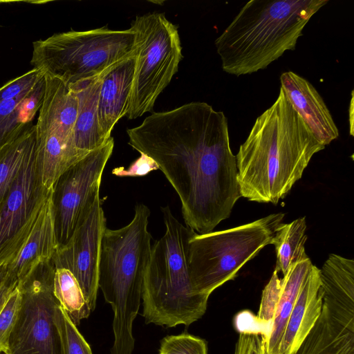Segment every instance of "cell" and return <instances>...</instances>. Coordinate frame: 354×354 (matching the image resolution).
Segmentation results:
<instances>
[{
  "instance_id": "6da1fadb",
  "label": "cell",
  "mask_w": 354,
  "mask_h": 354,
  "mask_svg": "<svg viewBox=\"0 0 354 354\" xmlns=\"http://www.w3.org/2000/svg\"><path fill=\"white\" fill-rule=\"evenodd\" d=\"M127 133L129 145L152 158L176 192L187 227L208 233L230 217L241 196L223 111L192 102L153 113Z\"/></svg>"
},
{
  "instance_id": "7a4b0ae2",
  "label": "cell",
  "mask_w": 354,
  "mask_h": 354,
  "mask_svg": "<svg viewBox=\"0 0 354 354\" xmlns=\"http://www.w3.org/2000/svg\"><path fill=\"white\" fill-rule=\"evenodd\" d=\"M324 148L280 88L276 100L256 119L236 156L241 196L277 204L301 178L312 157Z\"/></svg>"
},
{
  "instance_id": "3957f363",
  "label": "cell",
  "mask_w": 354,
  "mask_h": 354,
  "mask_svg": "<svg viewBox=\"0 0 354 354\" xmlns=\"http://www.w3.org/2000/svg\"><path fill=\"white\" fill-rule=\"evenodd\" d=\"M328 0H251L216 39L225 73L235 76L266 68L294 50L310 18Z\"/></svg>"
},
{
  "instance_id": "277c9868",
  "label": "cell",
  "mask_w": 354,
  "mask_h": 354,
  "mask_svg": "<svg viewBox=\"0 0 354 354\" xmlns=\"http://www.w3.org/2000/svg\"><path fill=\"white\" fill-rule=\"evenodd\" d=\"M149 216V209L138 204L128 225L117 230L106 227L102 234L98 288L114 313L111 354H131L134 348L133 322L140 306L143 277L151 250Z\"/></svg>"
},
{
  "instance_id": "5b68a950",
  "label": "cell",
  "mask_w": 354,
  "mask_h": 354,
  "mask_svg": "<svg viewBox=\"0 0 354 354\" xmlns=\"http://www.w3.org/2000/svg\"><path fill=\"white\" fill-rule=\"evenodd\" d=\"M164 235L151 246L142 289L146 324L187 326L205 314L209 296L193 290L189 265V241L195 232L183 225L169 206L162 207Z\"/></svg>"
},
{
  "instance_id": "8992f818",
  "label": "cell",
  "mask_w": 354,
  "mask_h": 354,
  "mask_svg": "<svg viewBox=\"0 0 354 354\" xmlns=\"http://www.w3.org/2000/svg\"><path fill=\"white\" fill-rule=\"evenodd\" d=\"M30 64L68 86L95 79L136 53V35L129 28L106 27L56 33L33 42Z\"/></svg>"
},
{
  "instance_id": "52a82bcc",
  "label": "cell",
  "mask_w": 354,
  "mask_h": 354,
  "mask_svg": "<svg viewBox=\"0 0 354 354\" xmlns=\"http://www.w3.org/2000/svg\"><path fill=\"white\" fill-rule=\"evenodd\" d=\"M284 218L269 214L233 228L193 234L188 245V265L193 290L209 296L233 280L240 269L271 240Z\"/></svg>"
},
{
  "instance_id": "ba28073f",
  "label": "cell",
  "mask_w": 354,
  "mask_h": 354,
  "mask_svg": "<svg viewBox=\"0 0 354 354\" xmlns=\"http://www.w3.org/2000/svg\"><path fill=\"white\" fill-rule=\"evenodd\" d=\"M130 28L136 35L135 69L127 117L136 119L153 111L183 58L178 28L165 13L137 16Z\"/></svg>"
},
{
  "instance_id": "9c48e42d",
  "label": "cell",
  "mask_w": 354,
  "mask_h": 354,
  "mask_svg": "<svg viewBox=\"0 0 354 354\" xmlns=\"http://www.w3.org/2000/svg\"><path fill=\"white\" fill-rule=\"evenodd\" d=\"M53 259L37 265L18 282L21 305L3 354H64L56 322Z\"/></svg>"
},
{
  "instance_id": "30bf717a",
  "label": "cell",
  "mask_w": 354,
  "mask_h": 354,
  "mask_svg": "<svg viewBox=\"0 0 354 354\" xmlns=\"http://www.w3.org/2000/svg\"><path fill=\"white\" fill-rule=\"evenodd\" d=\"M113 147L111 136L67 169L54 184L51 203L57 249L70 241L100 197L102 173Z\"/></svg>"
},
{
  "instance_id": "8fae6325",
  "label": "cell",
  "mask_w": 354,
  "mask_h": 354,
  "mask_svg": "<svg viewBox=\"0 0 354 354\" xmlns=\"http://www.w3.org/2000/svg\"><path fill=\"white\" fill-rule=\"evenodd\" d=\"M35 152L36 149L0 207V266L18 254L51 194L52 189L46 188L39 178Z\"/></svg>"
},
{
  "instance_id": "7c38bea8",
  "label": "cell",
  "mask_w": 354,
  "mask_h": 354,
  "mask_svg": "<svg viewBox=\"0 0 354 354\" xmlns=\"http://www.w3.org/2000/svg\"><path fill=\"white\" fill-rule=\"evenodd\" d=\"M105 228V217L98 197L70 241L58 248L52 258L55 268L67 269L75 277L91 311L96 306L100 245Z\"/></svg>"
},
{
  "instance_id": "4fadbf2b",
  "label": "cell",
  "mask_w": 354,
  "mask_h": 354,
  "mask_svg": "<svg viewBox=\"0 0 354 354\" xmlns=\"http://www.w3.org/2000/svg\"><path fill=\"white\" fill-rule=\"evenodd\" d=\"M36 128L37 169L43 185L52 189L60 176L86 155L77 149L74 129L67 124L39 115Z\"/></svg>"
},
{
  "instance_id": "5bb4252c",
  "label": "cell",
  "mask_w": 354,
  "mask_h": 354,
  "mask_svg": "<svg viewBox=\"0 0 354 354\" xmlns=\"http://www.w3.org/2000/svg\"><path fill=\"white\" fill-rule=\"evenodd\" d=\"M294 354H354V306L323 296L319 317Z\"/></svg>"
},
{
  "instance_id": "9a60e30c",
  "label": "cell",
  "mask_w": 354,
  "mask_h": 354,
  "mask_svg": "<svg viewBox=\"0 0 354 354\" xmlns=\"http://www.w3.org/2000/svg\"><path fill=\"white\" fill-rule=\"evenodd\" d=\"M280 82L291 105L321 145L326 147L339 137L328 106L310 82L289 71L281 73Z\"/></svg>"
},
{
  "instance_id": "2e32d148",
  "label": "cell",
  "mask_w": 354,
  "mask_h": 354,
  "mask_svg": "<svg viewBox=\"0 0 354 354\" xmlns=\"http://www.w3.org/2000/svg\"><path fill=\"white\" fill-rule=\"evenodd\" d=\"M135 69V55L115 64L102 75L98 98L99 131L106 141L118 120L128 112Z\"/></svg>"
},
{
  "instance_id": "e0dca14e",
  "label": "cell",
  "mask_w": 354,
  "mask_h": 354,
  "mask_svg": "<svg viewBox=\"0 0 354 354\" xmlns=\"http://www.w3.org/2000/svg\"><path fill=\"white\" fill-rule=\"evenodd\" d=\"M323 289L319 269L313 265L305 278L288 318L280 354H294L322 312Z\"/></svg>"
},
{
  "instance_id": "ac0fdd59",
  "label": "cell",
  "mask_w": 354,
  "mask_h": 354,
  "mask_svg": "<svg viewBox=\"0 0 354 354\" xmlns=\"http://www.w3.org/2000/svg\"><path fill=\"white\" fill-rule=\"evenodd\" d=\"M57 248L50 194L27 240L15 257L6 265L7 274L19 282L40 263L50 260Z\"/></svg>"
},
{
  "instance_id": "d6986e66",
  "label": "cell",
  "mask_w": 354,
  "mask_h": 354,
  "mask_svg": "<svg viewBox=\"0 0 354 354\" xmlns=\"http://www.w3.org/2000/svg\"><path fill=\"white\" fill-rule=\"evenodd\" d=\"M312 263L309 257L292 265L288 272L276 277V301L270 335L265 342L267 354H280L286 326L302 283Z\"/></svg>"
},
{
  "instance_id": "ffe728a7",
  "label": "cell",
  "mask_w": 354,
  "mask_h": 354,
  "mask_svg": "<svg viewBox=\"0 0 354 354\" xmlns=\"http://www.w3.org/2000/svg\"><path fill=\"white\" fill-rule=\"evenodd\" d=\"M102 75L95 79L70 86L78 98V111L74 127L77 149L86 155L104 145L97 120L98 98Z\"/></svg>"
},
{
  "instance_id": "44dd1931",
  "label": "cell",
  "mask_w": 354,
  "mask_h": 354,
  "mask_svg": "<svg viewBox=\"0 0 354 354\" xmlns=\"http://www.w3.org/2000/svg\"><path fill=\"white\" fill-rule=\"evenodd\" d=\"M45 91L44 76L31 89L0 103V147L10 142L32 124Z\"/></svg>"
},
{
  "instance_id": "7402d4cb",
  "label": "cell",
  "mask_w": 354,
  "mask_h": 354,
  "mask_svg": "<svg viewBox=\"0 0 354 354\" xmlns=\"http://www.w3.org/2000/svg\"><path fill=\"white\" fill-rule=\"evenodd\" d=\"M36 124L0 147V207L31 153L36 149Z\"/></svg>"
},
{
  "instance_id": "603a6c76",
  "label": "cell",
  "mask_w": 354,
  "mask_h": 354,
  "mask_svg": "<svg viewBox=\"0 0 354 354\" xmlns=\"http://www.w3.org/2000/svg\"><path fill=\"white\" fill-rule=\"evenodd\" d=\"M306 230L305 217L278 227L271 240L277 257L274 271L284 276L292 265L308 257L305 251Z\"/></svg>"
},
{
  "instance_id": "cb8c5ba5",
  "label": "cell",
  "mask_w": 354,
  "mask_h": 354,
  "mask_svg": "<svg viewBox=\"0 0 354 354\" xmlns=\"http://www.w3.org/2000/svg\"><path fill=\"white\" fill-rule=\"evenodd\" d=\"M53 292L73 324L77 326L91 310L73 274L67 269L55 268Z\"/></svg>"
},
{
  "instance_id": "d4e9b609",
  "label": "cell",
  "mask_w": 354,
  "mask_h": 354,
  "mask_svg": "<svg viewBox=\"0 0 354 354\" xmlns=\"http://www.w3.org/2000/svg\"><path fill=\"white\" fill-rule=\"evenodd\" d=\"M235 326L239 335L234 354H267L265 328L256 316L241 312L236 317Z\"/></svg>"
},
{
  "instance_id": "484cf974",
  "label": "cell",
  "mask_w": 354,
  "mask_h": 354,
  "mask_svg": "<svg viewBox=\"0 0 354 354\" xmlns=\"http://www.w3.org/2000/svg\"><path fill=\"white\" fill-rule=\"evenodd\" d=\"M55 317L62 337L64 354H92L88 344L60 304L56 308Z\"/></svg>"
},
{
  "instance_id": "4316f807",
  "label": "cell",
  "mask_w": 354,
  "mask_h": 354,
  "mask_svg": "<svg viewBox=\"0 0 354 354\" xmlns=\"http://www.w3.org/2000/svg\"><path fill=\"white\" fill-rule=\"evenodd\" d=\"M159 354H207L206 342L198 337L183 333L164 337Z\"/></svg>"
},
{
  "instance_id": "83f0119b",
  "label": "cell",
  "mask_w": 354,
  "mask_h": 354,
  "mask_svg": "<svg viewBox=\"0 0 354 354\" xmlns=\"http://www.w3.org/2000/svg\"><path fill=\"white\" fill-rule=\"evenodd\" d=\"M21 305V294L17 286L10 293L0 310V353L8 349V339L15 324Z\"/></svg>"
},
{
  "instance_id": "f1b7e54d",
  "label": "cell",
  "mask_w": 354,
  "mask_h": 354,
  "mask_svg": "<svg viewBox=\"0 0 354 354\" xmlns=\"http://www.w3.org/2000/svg\"><path fill=\"white\" fill-rule=\"evenodd\" d=\"M44 74L42 71L33 68L24 75L7 82L0 88V103L31 89L44 76Z\"/></svg>"
},
{
  "instance_id": "f546056e",
  "label": "cell",
  "mask_w": 354,
  "mask_h": 354,
  "mask_svg": "<svg viewBox=\"0 0 354 354\" xmlns=\"http://www.w3.org/2000/svg\"><path fill=\"white\" fill-rule=\"evenodd\" d=\"M140 153V156L133 162L128 168L115 167L113 169L112 174L119 177L142 176L148 174L151 171L159 169L158 165L152 158L145 153Z\"/></svg>"
},
{
  "instance_id": "4dcf8cb0",
  "label": "cell",
  "mask_w": 354,
  "mask_h": 354,
  "mask_svg": "<svg viewBox=\"0 0 354 354\" xmlns=\"http://www.w3.org/2000/svg\"><path fill=\"white\" fill-rule=\"evenodd\" d=\"M17 285L18 281L6 274L5 281L0 288V310L10 293L17 286ZM0 354L2 353H0Z\"/></svg>"
},
{
  "instance_id": "1f68e13d",
  "label": "cell",
  "mask_w": 354,
  "mask_h": 354,
  "mask_svg": "<svg viewBox=\"0 0 354 354\" xmlns=\"http://www.w3.org/2000/svg\"><path fill=\"white\" fill-rule=\"evenodd\" d=\"M7 270L5 265L0 266V288L5 281Z\"/></svg>"
},
{
  "instance_id": "d6a6232c",
  "label": "cell",
  "mask_w": 354,
  "mask_h": 354,
  "mask_svg": "<svg viewBox=\"0 0 354 354\" xmlns=\"http://www.w3.org/2000/svg\"><path fill=\"white\" fill-rule=\"evenodd\" d=\"M2 354H3V353H2Z\"/></svg>"
}]
</instances>
